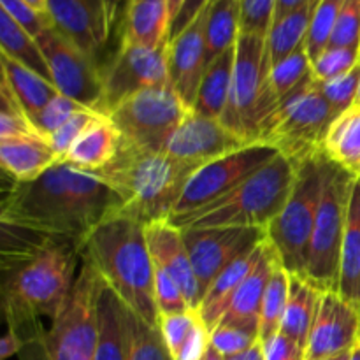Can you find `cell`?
Wrapping results in <instances>:
<instances>
[{
  "label": "cell",
  "mask_w": 360,
  "mask_h": 360,
  "mask_svg": "<svg viewBox=\"0 0 360 360\" xmlns=\"http://www.w3.org/2000/svg\"><path fill=\"white\" fill-rule=\"evenodd\" d=\"M354 174H355V178H357L359 181H360V164L357 165V169H355V172H354Z\"/></svg>",
  "instance_id": "be15d7a7"
},
{
  "label": "cell",
  "mask_w": 360,
  "mask_h": 360,
  "mask_svg": "<svg viewBox=\"0 0 360 360\" xmlns=\"http://www.w3.org/2000/svg\"><path fill=\"white\" fill-rule=\"evenodd\" d=\"M144 232L153 262L171 274L172 280L181 288L190 308L199 309L202 302L199 280L193 271L181 229L172 225L169 220H162L144 225Z\"/></svg>",
  "instance_id": "ffe728a7"
},
{
  "label": "cell",
  "mask_w": 360,
  "mask_h": 360,
  "mask_svg": "<svg viewBox=\"0 0 360 360\" xmlns=\"http://www.w3.org/2000/svg\"><path fill=\"white\" fill-rule=\"evenodd\" d=\"M241 34V0H211L206 7V63L236 46Z\"/></svg>",
  "instance_id": "4dcf8cb0"
},
{
  "label": "cell",
  "mask_w": 360,
  "mask_h": 360,
  "mask_svg": "<svg viewBox=\"0 0 360 360\" xmlns=\"http://www.w3.org/2000/svg\"><path fill=\"white\" fill-rule=\"evenodd\" d=\"M350 360H360V341L357 345L354 347V350H352L350 354Z\"/></svg>",
  "instance_id": "94428289"
},
{
  "label": "cell",
  "mask_w": 360,
  "mask_h": 360,
  "mask_svg": "<svg viewBox=\"0 0 360 360\" xmlns=\"http://www.w3.org/2000/svg\"><path fill=\"white\" fill-rule=\"evenodd\" d=\"M0 46H2V55L16 60L18 63L34 70L35 74L53 83L48 60H46L44 51H42L37 39L32 37L27 30H23L2 9H0Z\"/></svg>",
  "instance_id": "d6a6232c"
},
{
  "label": "cell",
  "mask_w": 360,
  "mask_h": 360,
  "mask_svg": "<svg viewBox=\"0 0 360 360\" xmlns=\"http://www.w3.org/2000/svg\"><path fill=\"white\" fill-rule=\"evenodd\" d=\"M183 2H185V0H169V11H171V20L172 21H174L176 16H178L179 9H181V6H183ZM171 27H172V25H171Z\"/></svg>",
  "instance_id": "6f0895ef"
},
{
  "label": "cell",
  "mask_w": 360,
  "mask_h": 360,
  "mask_svg": "<svg viewBox=\"0 0 360 360\" xmlns=\"http://www.w3.org/2000/svg\"><path fill=\"white\" fill-rule=\"evenodd\" d=\"M311 0H276V9H274V21L281 20L283 16H287V14L294 13V11L301 9L302 6H306V4H309Z\"/></svg>",
  "instance_id": "11a10c76"
},
{
  "label": "cell",
  "mask_w": 360,
  "mask_h": 360,
  "mask_svg": "<svg viewBox=\"0 0 360 360\" xmlns=\"http://www.w3.org/2000/svg\"><path fill=\"white\" fill-rule=\"evenodd\" d=\"M359 63V48H326L311 62V76L316 83H326L350 72Z\"/></svg>",
  "instance_id": "ab89813d"
},
{
  "label": "cell",
  "mask_w": 360,
  "mask_h": 360,
  "mask_svg": "<svg viewBox=\"0 0 360 360\" xmlns=\"http://www.w3.org/2000/svg\"><path fill=\"white\" fill-rule=\"evenodd\" d=\"M294 181L295 165L285 155L278 153L269 164L250 176L234 192L199 211L174 214L169 221L178 229H267L287 204Z\"/></svg>",
  "instance_id": "5b68a950"
},
{
  "label": "cell",
  "mask_w": 360,
  "mask_h": 360,
  "mask_svg": "<svg viewBox=\"0 0 360 360\" xmlns=\"http://www.w3.org/2000/svg\"><path fill=\"white\" fill-rule=\"evenodd\" d=\"M323 290H320L308 278L290 274L288 301L283 320H281L280 333L297 341L304 348L308 347L309 333H311L313 322H315Z\"/></svg>",
  "instance_id": "4316f807"
},
{
  "label": "cell",
  "mask_w": 360,
  "mask_h": 360,
  "mask_svg": "<svg viewBox=\"0 0 360 360\" xmlns=\"http://www.w3.org/2000/svg\"><path fill=\"white\" fill-rule=\"evenodd\" d=\"M210 343L225 359L255 347L257 343H260V334L257 330L241 329V327L217 326L211 330Z\"/></svg>",
  "instance_id": "ee69618b"
},
{
  "label": "cell",
  "mask_w": 360,
  "mask_h": 360,
  "mask_svg": "<svg viewBox=\"0 0 360 360\" xmlns=\"http://www.w3.org/2000/svg\"><path fill=\"white\" fill-rule=\"evenodd\" d=\"M120 206L116 192L101 176L58 162L34 181H14L2 202L0 224L70 241L81 255L88 236Z\"/></svg>",
  "instance_id": "6da1fadb"
},
{
  "label": "cell",
  "mask_w": 360,
  "mask_h": 360,
  "mask_svg": "<svg viewBox=\"0 0 360 360\" xmlns=\"http://www.w3.org/2000/svg\"><path fill=\"white\" fill-rule=\"evenodd\" d=\"M37 41L60 94L104 115V70L97 58L86 55L56 28H49Z\"/></svg>",
  "instance_id": "4fadbf2b"
},
{
  "label": "cell",
  "mask_w": 360,
  "mask_h": 360,
  "mask_svg": "<svg viewBox=\"0 0 360 360\" xmlns=\"http://www.w3.org/2000/svg\"><path fill=\"white\" fill-rule=\"evenodd\" d=\"M315 84L320 90V94L326 97V101L333 105V109L340 116L341 112L354 108L355 101H357L360 84V63L355 65L350 72L343 74V76L336 77V79L326 81V83H316L315 81Z\"/></svg>",
  "instance_id": "b9f144b4"
},
{
  "label": "cell",
  "mask_w": 360,
  "mask_h": 360,
  "mask_svg": "<svg viewBox=\"0 0 360 360\" xmlns=\"http://www.w3.org/2000/svg\"><path fill=\"white\" fill-rule=\"evenodd\" d=\"M276 264V253L269 241H266L262 259L238 288L231 304L225 309L224 316L217 326L241 327V329L257 330L260 334V309H262L264 294H266V288L269 285Z\"/></svg>",
  "instance_id": "44dd1931"
},
{
  "label": "cell",
  "mask_w": 360,
  "mask_h": 360,
  "mask_svg": "<svg viewBox=\"0 0 360 360\" xmlns=\"http://www.w3.org/2000/svg\"><path fill=\"white\" fill-rule=\"evenodd\" d=\"M359 308H360V304H359Z\"/></svg>",
  "instance_id": "03108f58"
},
{
  "label": "cell",
  "mask_w": 360,
  "mask_h": 360,
  "mask_svg": "<svg viewBox=\"0 0 360 360\" xmlns=\"http://www.w3.org/2000/svg\"><path fill=\"white\" fill-rule=\"evenodd\" d=\"M210 2L211 0H185L181 6V9H179L178 16H176V20L172 21L171 37H169V41H171V39H174L178 34H181V32L185 30V28L188 27V25L192 23L197 16H199V14L206 9L207 4Z\"/></svg>",
  "instance_id": "816d5d0a"
},
{
  "label": "cell",
  "mask_w": 360,
  "mask_h": 360,
  "mask_svg": "<svg viewBox=\"0 0 360 360\" xmlns=\"http://www.w3.org/2000/svg\"><path fill=\"white\" fill-rule=\"evenodd\" d=\"M27 341L28 340H23V338L18 334L16 329L7 327L6 336L0 341V359L7 360L9 357H13V355H20L21 352H23V348L27 347Z\"/></svg>",
  "instance_id": "f5cc1de1"
},
{
  "label": "cell",
  "mask_w": 360,
  "mask_h": 360,
  "mask_svg": "<svg viewBox=\"0 0 360 360\" xmlns=\"http://www.w3.org/2000/svg\"><path fill=\"white\" fill-rule=\"evenodd\" d=\"M0 141L23 136H41L35 130L30 116L27 115L9 84L2 79L0 83Z\"/></svg>",
  "instance_id": "f35d334b"
},
{
  "label": "cell",
  "mask_w": 360,
  "mask_h": 360,
  "mask_svg": "<svg viewBox=\"0 0 360 360\" xmlns=\"http://www.w3.org/2000/svg\"><path fill=\"white\" fill-rule=\"evenodd\" d=\"M234 60L236 46H232L206 67L192 111L207 116V118L221 120L225 108H227L229 95H231Z\"/></svg>",
  "instance_id": "f1b7e54d"
},
{
  "label": "cell",
  "mask_w": 360,
  "mask_h": 360,
  "mask_svg": "<svg viewBox=\"0 0 360 360\" xmlns=\"http://www.w3.org/2000/svg\"><path fill=\"white\" fill-rule=\"evenodd\" d=\"M360 341V311L336 290L320 297L315 322L309 333L306 360H326L354 350Z\"/></svg>",
  "instance_id": "e0dca14e"
},
{
  "label": "cell",
  "mask_w": 360,
  "mask_h": 360,
  "mask_svg": "<svg viewBox=\"0 0 360 360\" xmlns=\"http://www.w3.org/2000/svg\"><path fill=\"white\" fill-rule=\"evenodd\" d=\"M122 144V134L108 116L91 123L72 144L63 162L86 172H98L111 164Z\"/></svg>",
  "instance_id": "d4e9b609"
},
{
  "label": "cell",
  "mask_w": 360,
  "mask_h": 360,
  "mask_svg": "<svg viewBox=\"0 0 360 360\" xmlns=\"http://www.w3.org/2000/svg\"><path fill=\"white\" fill-rule=\"evenodd\" d=\"M315 6L316 0H311L309 4L302 6L301 9L287 14V16L271 25V30L266 37L271 67L287 58L295 49L304 46Z\"/></svg>",
  "instance_id": "836d02e7"
},
{
  "label": "cell",
  "mask_w": 360,
  "mask_h": 360,
  "mask_svg": "<svg viewBox=\"0 0 360 360\" xmlns=\"http://www.w3.org/2000/svg\"><path fill=\"white\" fill-rule=\"evenodd\" d=\"M169 0H129L123 39L144 48H158L171 37Z\"/></svg>",
  "instance_id": "cb8c5ba5"
},
{
  "label": "cell",
  "mask_w": 360,
  "mask_h": 360,
  "mask_svg": "<svg viewBox=\"0 0 360 360\" xmlns=\"http://www.w3.org/2000/svg\"><path fill=\"white\" fill-rule=\"evenodd\" d=\"M197 167L167 153L141 150L122 139L111 164L94 174L101 176L116 192V214L148 225L169 220Z\"/></svg>",
  "instance_id": "3957f363"
},
{
  "label": "cell",
  "mask_w": 360,
  "mask_h": 360,
  "mask_svg": "<svg viewBox=\"0 0 360 360\" xmlns=\"http://www.w3.org/2000/svg\"><path fill=\"white\" fill-rule=\"evenodd\" d=\"M322 155L295 165V181L283 210L267 225V241L285 271L306 278L313 229L322 193Z\"/></svg>",
  "instance_id": "ba28073f"
},
{
  "label": "cell",
  "mask_w": 360,
  "mask_h": 360,
  "mask_svg": "<svg viewBox=\"0 0 360 360\" xmlns=\"http://www.w3.org/2000/svg\"><path fill=\"white\" fill-rule=\"evenodd\" d=\"M308 77H311V58L306 51V46H301L287 58L271 67L269 77H267V90H269V97L274 108L280 109L281 104Z\"/></svg>",
  "instance_id": "e575fe53"
},
{
  "label": "cell",
  "mask_w": 360,
  "mask_h": 360,
  "mask_svg": "<svg viewBox=\"0 0 360 360\" xmlns=\"http://www.w3.org/2000/svg\"><path fill=\"white\" fill-rule=\"evenodd\" d=\"M0 9L9 14L32 37L39 39L49 28H55L49 13L35 9L27 0H0Z\"/></svg>",
  "instance_id": "bcb514c9"
},
{
  "label": "cell",
  "mask_w": 360,
  "mask_h": 360,
  "mask_svg": "<svg viewBox=\"0 0 360 360\" xmlns=\"http://www.w3.org/2000/svg\"><path fill=\"white\" fill-rule=\"evenodd\" d=\"M278 153L280 151L269 144H250L236 153L225 155L202 165L186 183L174 214L193 213L229 195L250 176L269 164Z\"/></svg>",
  "instance_id": "7c38bea8"
},
{
  "label": "cell",
  "mask_w": 360,
  "mask_h": 360,
  "mask_svg": "<svg viewBox=\"0 0 360 360\" xmlns=\"http://www.w3.org/2000/svg\"><path fill=\"white\" fill-rule=\"evenodd\" d=\"M262 348L264 360H306V348L283 333L274 334L262 343Z\"/></svg>",
  "instance_id": "f907efd6"
},
{
  "label": "cell",
  "mask_w": 360,
  "mask_h": 360,
  "mask_svg": "<svg viewBox=\"0 0 360 360\" xmlns=\"http://www.w3.org/2000/svg\"><path fill=\"white\" fill-rule=\"evenodd\" d=\"M183 239L199 280L204 297L218 276L239 257L259 248L267 241L266 229L260 227H213L181 229Z\"/></svg>",
  "instance_id": "5bb4252c"
},
{
  "label": "cell",
  "mask_w": 360,
  "mask_h": 360,
  "mask_svg": "<svg viewBox=\"0 0 360 360\" xmlns=\"http://www.w3.org/2000/svg\"><path fill=\"white\" fill-rule=\"evenodd\" d=\"M246 146H250L248 141L232 132L221 123V120L207 118L190 111L169 141L165 153L199 169Z\"/></svg>",
  "instance_id": "2e32d148"
},
{
  "label": "cell",
  "mask_w": 360,
  "mask_h": 360,
  "mask_svg": "<svg viewBox=\"0 0 360 360\" xmlns=\"http://www.w3.org/2000/svg\"><path fill=\"white\" fill-rule=\"evenodd\" d=\"M327 48L360 49V0H345Z\"/></svg>",
  "instance_id": "c3c4849f"
},
{
  "label": "cell",
  "mask_w": 360,
  "mask_h": 360,
  "mask_svg": "<svg viewBox=\"0 0 360 360\" xmlns=\"http://www.w3.org/2000/svg\"><path fill=\"white\" fill-rule=\"evenodd\" d=\"M192 111L171 86L148 88L130 95L109 111L108 118L132 146L165 153L169 141Z\"/></svg>",
  "instance_id": "8fae6325"
},
{
  "label": "cell",
  "mask_w": 360,
  "mask_h": 360,
  "mask_svg": "<svg viewBox=\"0 0 360 360\" xmlns=\"http://www.w3.org/2000/svg\"><path fill=\"white\" fill-rule=\"evenodd\" d=\"M83 108L84 105H81L79 102L58 94L41 112H37V115L32 118V123H34L35 130H37L44 139H49V136H51L53 132H56L74 112L81 111Z\"/></svg>",
  "instance_id": "f6af8a7d"
},
{
  "label": "cell",
  "mask_w": 360,
  "mask_h": 360,
  "mask_svg": "<svg viewBox=\"0 0 360 360\" xmlns=\"http://www.w3.org/2000/svg\"><path fill=\"white\" fill-rule=\"evenodd\" d=\"M127 360H172L160 326H151L130 309Z\"/></svg>",
  "instance_id": "8d00e7d4"
},
{
  "label": "cell",
  "mask_w": 360,
  "mask_h": 360,
  "mask_svg": "<svg viewBox=\"0 0 360 360\" xmlns=\"http://www.w3.org/2000/svg\"><path fill=\"white\" fill-rule=\"evenodd\" d=\"M81 257L137 316L151 326H160L155 301V262L143 224L120 214L108 218L88 236Z\"/></svg>",
  "instance_id": "7a4b0ae2"
},
{
  "label": "cell",
  "mask_w": 360,
  "mask_h": 360,
  "mask_svg": "<svg viewBox=\"0 0 360 360\" xmlns=\"http://www.w3.org/2000/svg\"><path fill=\"white\" fill-rule=\"evenodd\" d=\"M276 0H241V34L267 37L274 20Z\"/></svg>",
  "instance_id": "681fc988"
},
{
  "label": "cell",
  "mask_w": 360,
  "mask_h": 360,
  "mask_svg": "<svg viewBox=\"0 0 360 360\" xmlns=\"http://www.w3.org/2000/svg\"><path fill=\"white\" fill-rule=\"evenodd\" d=\"M0 63H2V79L9 84L30 120L60 94L51 81L44 79L7 55H0Z\"/></svg>",
  "instance_id": "f546056e"
},
{
  "label": "cell",
  "mask_w": 360,
  "mask_h": 360,
  "mask_svg": "<svg viewBox=\"0 0 360 360\" xmlns=\"http://www.w3.org/2000/svg\"><path fill=\"white\" fill-rule=\"evenodd\" d=\"M355 104H360V84H359V94H357V101H355Z\"/></svg>",
  "instance_id": "e7e4bbea"
},
{
  "label": "cell",
  "mask_w": 360,
  "mask_h": 360,
  "mask_svg": "<svg viewBox=\"0 0 360 360\" xmlns=\"http://www.w3.org/2000/svg\"><path fill=\"white\" fill-rule=\"evenodd\" d=\"M58 162V155L42 136L0 141V164L16 183L34 181Z\"/></svg>",
  "instance_id": "7402d4cb"
},
{
  "label": "cell",
  "mask_w": 360,
  "mask_h": 360,
  "mask_svg": "<svg viewBox=\"0 0 360 360\" xmlns=\"http://www.w3.org/2000/svg\"><path fill=\"white\" fill-rule=\"evenodd\" d=\"M264 248H266V243H262L259 248L252 250V252H248L246 255L239 257L236 262H232L231 266L214 280V283L211 285L210 290L204 294L199 313L200 316H202L204 323H206L210 333L217 327V323L220 322L225 309L229 308L232 297H234L238 288L243 285V281L248 278V274L255 269L259 260L262 259Z\"/></svg>",
  "instance_id": "484cf974"
},
{
  "label": "cell",
  "mask_w": 360,
  "mask_h": 360,
  "mask_svg": "<svg viewBox=\"0 0 360 360\" xmlns=\"http://www.w3.org/2000/svg\"><path fill=\"white\" fill-rule=\"evenodd\" d=\"M27 2L30 4V6H34L35 9L48 13V2H46V0H27Z\"/></svg>",
  "instance_id": "680465c9"
},
{
  "label": "cell",
  "mask_w": 360,
  "mask_h": 360,
  "mask_svg": "<svg viewBox=\"0 0 360 360\" xmlns=\"http://www.w3.org/2000/svg\"><path fill=\"white\" fill-rule=\"evenodd\" d=\"M130 308L102 283L98 297V338L95 360H127Z\"/></svg>",
  "instance_id": "603a6c76"
},
{
  "label": "cell",
  "mask_w": 360,
  "mask_h": 360,
  "mask_svg": "<svg viewBox=\"0 0 360 360\" xmlns=\"http://www.w3.org/2000/svg\"><path fill=\"white\" fill-rule=\"evenodd\" d=\"M102 278L90 262L83 260L65 301L42 329L39 338L48 360H95L98 338V297Z\"/></svg>",
  "instance_id": "9c48e42d"
},
{
  "label": "cell",
  "mask_w": 360,
  "mask_h": 360,
  "mask_svg": "<svg viewBox=\"0 0 360 360\" xmlns=\"http://www.w3.org/2000/svg\"><path fill=\"white\" fill-rule=\"evenodd\" d=\"M53 25L60 34L97 58L109 41L115 2L112 0H46Z\"/></svg>",
  "instance_id": "ac0fdd59"
},
{
  "label": "cell",
  "mask_w": 360,
  "mask_h": 360,
  "mask_svg": "<svg viewBox=\"0 0 360 360\" xmlns=\"http://www.w3.org/2000/svg\"><path fill=\"white\" fill-rule=\"evenodd\" d=\"M224 360H264V348L262 343H257L250 350L243 352L239 355H232V357H225Z\"/></svg>",
  "instance_id": "9f6ffc18"
},
{
  "label": "cell",
  "mask_w": 360,
  "mask_h": 360,
  "mask_svg": "<svg viewBox=\"0 0 360 360\" xmlns=\"http://www.w3.org/2000/svg\"><path fill=\"white\" fill-rule=\"evenodd\" d=\"M288 288H290V273L278 262L264 294L262 309H260V343H266L274 334L280 333L288 301Z\"/></svg>",
  "instance_id": "d590c367"
},
{
  "label": "cell",
  "mask_w": 360,
  "mask_h": 360,
  "mask_svg": "<svg viewBox=\"0 0 360 360\" xmlns=\"http://www.w3.org/2000/svg\"><path fill=\"white\" fill-rule=\"evenodd\" d=\"M169 44V42H167ZM167 44L144 48L122 39L115 58L104 69V115L115 105L148 88L169 84Z\"/></svg>",
  "instance_id": "9a60e30c"
},
{
  "label": "cell",
  "mask_w": 360,
  "mask_h": 360,
  "mask_svg": "<svg viewBox=\"0 0 360 360\" xmlns=\"http://www.w3.org/2000/svg\"><path fill=\"white\" fill-rule=\"evenodd\" d=\"M79 250L74 243L51 239L32 255L2 262V306L9 327H37L53 319L76 280Z\"/></svg>",
  "instance_id": "277c9868"
},
{
  "label": "cell",
  "mask_w": 360,
  "mask_h": 360,
  "mask_svg": "<svg viewBox=\"0 0 360 360\" xmlns=\"http://www.w3.org/2000/svg\"><path fill=\"white\" fill-rule=\"evenodd\" d=\"M204 360H224V357H221V355L218 354V352L214 350V348L211 347V343H210V348H207L206 357H204Z\"/></svg>",
  "instance_id": "91938a15"
},
{
  "label": "cell",
  "mask_w": 360,
  "mask_h": 360,
  "mask_svg": "<svg viewBox=\"0 0 360 360\" xmlns=\"http://www.w3.org/2000/svg\"><path fill=\"white\" fill-rule=\"evenodd\" d=\"M27 340V347L20 354L21 360H48V355H46L44 347L41 343V338H39V326L35 327L34 334Z\"/></svg>",
  "instance_id": "db71d44e"
},
{
  "label": "cell",
  "mask_w": 360,
  "mask_h": 360,
  "mask_svg": "<svg viewBox=\"0 0 360 360\" xmlns=\"http://www.w3.org/2000/svg\"><path fill=\"white\" fill-rule=\"evenodd\" d=\"M355 174L322 157V193L313 229L306 278L320 290H336L340 283L341 248Z\"/></svg>",
  "instance_id": "52a82bcc"
},
{
  "label": "cell",
  "mask_w": 360,
  "mask_h": 360,
  "mask_svg": "<svg viewBox=\"0 0 360 360\" xmlns=\"http://www.w3.org/2000/svg\"><path fill=\"white\" fill-rule=\"evenodd\" d=\"M336 118L338 112L311 76L281 104L262 144H269L297 165L323 153V141Z\"/></svg>",
  "instance_id": "30bf717a"
},
{
  "label": "cell",
  "mask_w": 360,
  "mask_h": 360,
  "mask_svg": "<svg viewBox=\"0 0 360 360\" xmlns=\"http://www.w3.org/2000/svg\"><path fill=\"white\" fill-rule=\"evenodd\" d=\"M155 301H157L160 316L178 315V313H185L192 309L186 302L179 285L158 264H155Z\"/></svg>",
  "instance_id": "7dc6e473"
},
{
  "label": "cell",
  "mask_w": 360,
  "mask_h": 360,
  "mask_svg": "<svg viewBox=\"0 0 360 360\" xmlns=\"http://www.w3.org/2000/svg\"><path fill=\"white\" fill-rule=\"evenodd\" d=\"M343 4L345 0H316L308 37H306L304 42L306 51H308L311 62L329 46L330 35H333L334 27H336Z\"/></svg>",
  "instance_id": "74e56055"
},
{
  "label": "cell",
  "mask_w": 360,
  "mask_h": 360,
  "mask_svg": "<svg viewBox=\"0 0 360 360\" xmlns=\"http://www.w3.org/2000/svg\"><path fill=\"white\" fill-rule=\"evenodd\" d=\"M350 354H352V352H347V354L336 355V357H330V359H326V360H350Z\"/></svg>",
  "instance_id": "6125c7cd"
},
{
  "label": "cell",
  "mask_w": 360,
  "mask_h": 360,
  "mask_svg": "<svg viewBox=\"0 0 360 360\" xmlns=\"http://www.w3.org/2000/svg\"><path fill=\"white\" fill-rule=\"evenodd\" d=\"M200 322H204V320L199 309H188V311L178 313V315L160 316L162 336H164L165 345L171 352L172 360L178 359L179 352L183 350L188 338L192 336Z\"/></svg>",
  "instance_id": "60d3db41"
},
{
  "label": "cell",
  "mask_w": 360,
  "mask_h": 360,
  "mask_svg": "<svg viewBox=\"0 0 360 360\" xmlns=\"http://www.w3.org/2000/svg\"><path fill=\"white\" fill-rule=\"evenodd\" d=\"M323 153L341 167L355 172L360 164V104L334 120L323 141Z\"/></svg>",
  "instance_id": "1f68e13d"
},
{
  "label": "cell",
  "mask_w": 360,
  "mask_h": 360,
  "mask_svg": "<svg viewBox=\"0 0 360 360\" xmlns=\"http://www.w3.org/2000/svg\"><path fill=\"white\" fill-rule=\"evenodd\" d=\"M269 70L266 37L239 34L231 95L221 123L250 144H262L278 112L267 90Z\"/></svg>",
  "instance_id": "8992f818"
},
{
  "label": "cell",
  "mask_w": 360,
  "mask_h": 360,
  "mask_svg": "<svg viewBox=\"0 0 360 360\" xmlns=\"http://www.w3.org/2000/svg\"><path fill=\"white\" fill-rule=\"evenodd\" d=\"M338 294L354 306L360 304V181L355 179L348 207L347 229L341 248V269ZM360 311V308H359Z\"/></svg>",
  "instance_id": "83f0119b"
},
{
  "label": "cell",
  "mask_w": 360,
  "mask_h": 360,
  "mask_svg": "<svg viewBox=\"0 0 360 360\" xmlns=\"http://www.w3.org/2000/svg\"><path fill=\"white\" fill-rule=\"evenodd\" d=\"M101 116L104 115L94 111V109L83 108L81 111L74 112L56 132H53L51 136H49V144H51V148L55 150V153L58 155L60 162H63V158L67 157V153H69V150L72 148V144L83 136L84 130H86L91 123L97 122Z\"/></svg>",
  "instance_id": "7bdbcfd3"
},
{
  "label": "cell",
  "mask_w": 360,
  "mask_h": 360,
  "mask_svg": "<svg viewBox=\"0 0 360 360\" xmlns=\"http://www.w3.org/2000/svg\"><path fill=\"white\" fill-rule=\"evenodd\" d=\"M204 21L206 9L167 44L169 84L190 109L195 104L200 81L207 67Z\"/></svg>",
  "instance_id": "d6986e66"
}]
</instances>
